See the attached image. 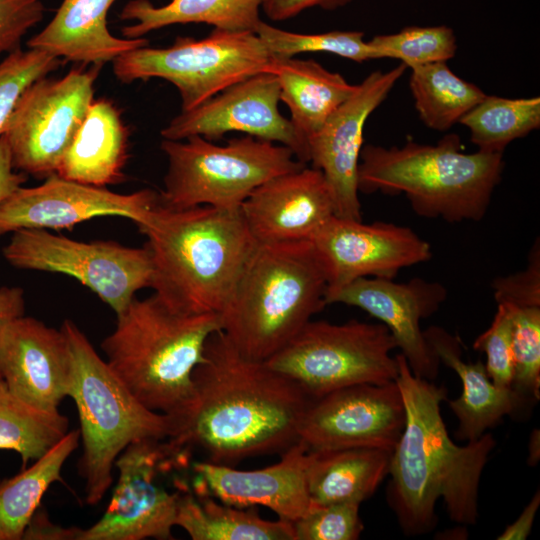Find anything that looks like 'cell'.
Here are the masks:
<instances>
[{"mask_svg":"<svg viewBox=\"0 0 540 540\" xmlns=\"http://www.w3.org/2000/svg\"><path fill=\"white\" fill-rule=\"evenodd\" d=\"M102 66L73 68L60 79L40 78L22 93L2 134L16 170L37 178L56 173L94 100Z\"/></svg>","mask_w":540,"mask_h":540,"instance_id":"13","label":"cell"},{"mask_svg":"<svg viewBox=\"0 0 540 540\" xmlns=\"http://www.w3.org/2000/svg\"><path fill=\"white\" fill-rule=\"evenodd\" d=\"M60 329L72 362L68 397L80 422L78 471L84 480L85 502L94 506L111 487L115 462L125 448L143 439L169 438L174 420L139 402L72 320H64Z\"/></svg>","mask_w":540,"mask_h":540,"instance_id":"7","label":"cell"},{"mask_svg":"<svg viewBox=\"0 0 540 540\" xmlns=\"http://www.w3.org/2000/svg\"><path fill=\"white\" fill-rule=\"evenodd\" d=\"M138 229L147 238L150 288L189 313L220 315L258 246L240 209H172L160 202Z\"/></svg>","mask_w":540,"mask_h":540,"instance_id":"3","label":"cell"},{"mask_svg":"<svg viewBox=\"0 0 540 540\" xmlns=\"http://www.w3.org/2000/svg\"><path fill=\"white\" fill-rule=\"evenodd\" d=\"M191 452L166 439L131 443L118 456V479L109 505L81 540L172 539L179 498L188 487L169 490L164 476L190 464Z\"/></svg>","mask_w":540,"mask_h":540,"instance_id":"11","label":"cell"},{"mask_svg":"<svg viewBox=\"0 0 540 540\" xmlns=\"http://www.w3.org/2000/svg\"><path fill=\"white\" fill-rule=\"evenodd\" d=\"M24 311L23 289L18 286L0 287V328L9 320L24 315Z\"/></svg>","mask_w":540,"mask_h":540,"instance_id":"46","label":"cell"},{"mask_svg":"<svg viewBox=\"0 0 540 540\" xmlns=\"http://www.w3.org/2000/svg\"><path fill=\"white\" fill-rule=\"evenodd\" d=\"M353 0H262L261 10L272 21L288 20L312 7L335 10Z\"/></svg>","mask_w":540,"mask_h":540,"instance_id":"42","label":"cell"},{"mask_svg":"<svg viewBox=\"0 0 540 540\" xmlns=\"http://www.w3.org/2000/svg\"><path fill=\"white\" fill-rule=\"evenodd\" d=\"M79 430L68 434L48 453L0 481V540H22L25 529L49 487L62 479L63 466L78 447Z\"/></svg>","mask_w":540,"mask_h":540,"instance_id":"30","label":"cell"},{"mask_svg":"<svg viewBox=\"0 0 540 540\" xmlns=\"http://www.w3.org/2000/svg\"><path fill=\"white\" fill-rule=\"evenodd\" d=\"M273 58L295 57L300 53H331L355 62L373 60V52L359 31H331L318 34L290 32L260 21L254 29Z\"/></svg>","mask_w":540,"mask_h":540,"instance_id":"34","label":"cell"},{"mask_svg":"<svg viewBox=\"0 0 540 540\" xmlns=\"http://www.w3.org/2000/svg\"><path fill=\"white\" fill-rule=\"evenodd\" d=\"M425 339L438 360L454 370L462 384L461 396L448 405L459 421V439L474 441L495 426L505 415L512 414L526 399L513 388L496 386L481 361L462 358L461 341L444 328L430 326L423 330Z\"/></svg>","mask_w":540,"mask_h":540,"instance_id":"24","label":"cell"},{"mask_svg":"<svg viewBox=\"0 0 540 540\" xmlns=\"http://www.w3.org/2000/svg\"><path fill=\"white\" fill-rule=\"evenodd\" d=\"M270 71L278 79L280 101L288 106L292 126L308 152L310 138L354 93L357 85L311 59L273 58Z\"/></svg>","mask_w":540,"mask_h":540,"instance_id":"26","label":"cell"},{"mask_svg":"<svg viewBox=\"0 0 540 540\" xmlns=\"http://www.w3.org/2000/svg\"><path fill=\"white\" fill-rule=\"evenodd\" d=\"M240 210L258 245L311 241L335 216L333 196L323 173L307 165L257 187Z\"/></svg>","mask_w":540,"mask_h":540,"instance_id":"21","label":"cell"},{"mask_svg":"<svg viewBox=\"0 0 540 540\" xmlns=\"http://www.w3.org/2000/svg\"><path fill=\"white\" fill-rule=\"evenodd\" d=\"M192 380L191 400L167 438L173 444L233 466L282 453L299 440L313 398L265 361L242 355L222 330L208 338Z\"/></svg>","mask_w":540,"mask_h":540,"instance_id":"1","label":"cell"},{"mask_svg":"<svg viewBox=\"0 0 540 540\" xmlns=\"http://www.w3.org/2000/svg\"><path fill=\"white\" fill-rule=\"evenodd\" d=\"M360 503H313L308 512L293 522L296 540H355L364 529Z\"/></svg>","mask_w":540,"mask_h":540,"instance_id":"38","label":"cell"},{"mask_svg":"<svg viewBox=\"0 0 540 540\" xmlns=\"http://www.w3.org/2000/svg\"><path fill=\"white\" fill-rule=\"evenodd\" d=\"M62 59L42 50L17 49L0 61V137L22 93L36 80L46 77Z\"/></svg>","mask_w":540,"mask_h":540,"instance_id":"37","label":"cell"},{"mask_svg":"<svg viewBox=\"0 0 540 540\" xmlns=\"http://www.w3.org/2000/svg\"><path fill=\"white\" fill-rule=\"evenodd\" d=\"M405 425L396 381L360 383L312 399L299 427L309 451L375 447L393 451Z\"/></svg>","mask_w":540,"mask_h":540,"instance_id":"14","label":"cell"},{"mask_svg":"<svg viewBox=\"0 0 540 540\" xmlns=\"http://www.w3.org/2000/svg\"><path fill=\"white\" fill-rule=\"evenodd\" d=\"M222 329L216 313L178 310L155 293L135 297L101 347L106 362L148 409L176 420L193 394L192 375L208 338Z\"/></svg>","mask_w":540,"mask_h":540,"instance_id":"4","label":"cell"},{"mask_svg":"<svg viewBox=\"0 0 540 540\" xmlns=\"http://www.w3.org/2000/svg\"><path fill=\"white\" fill-rule=\"evenodd\" d=\"M262 0H171L155 6L149 0H130L119 18L134 21L121 28L124 38H141L174 24L204 23L215 29L254 31L261 21Z\"/></svg>","mask_w":540,"mask_h":540,"instance_id":"29","label":"cell"},{"mask_svg":"<svg viewBox=\"0 0 540 540\" xmlns=\"http://www.w3.org/2000/svg\"><path fill=\"white\" fill-rule=\"evenodd\" d=\"M540 505L539 491L532 497L519 517L497 537L498 540H524L532 529Z\"/></svg>","mask_w":540,"mask_h":540,"instance_id":"45","label":"cell"},{"mask_svg":"<svg viewBox=\"0 0 540 540\" xmlns=\"http://www.w3.org/2000/svg\"><path fill=\"white\" fill-rule=\"evenodd\" d=\"M503 169V153H465L456 134L436 145L412 140L400 147L369 144L360 152L358 190L403 193L421 217L477 222L487 213Z\"/></svg>","mask_w":540,"mask_h":540,"instance_id":"5","label":"cell"},{"mask_svg":"<svg viewBox=\"0 0 540 540\" xmlns=\"http://www.w3.org/2000/svg\"><path fill=\"white\" fill-rule=\"evenodd\" d=\"M473 347L486 355L485 368L491 381L501 388H512L514 358L512 316L509 305L497 304L491 325L474 341Z\"/></svg>","mask_w":540,"mask_h":540,"instance_id":"39","label":"cell"},{"mask_svg":"<svg viewBox=\"0 0 540 540\" xmlns=\"http://www.w3.org/2000/svg\"><path fill=\"white\" fill-rule=\"evenodd\" d=\"M311 243L326 276V294L363 277L394 279L401 269L432 257L431 245L411 228L383 221L333 216Z\"/></svg>","mask_w":540,"mask_h":540,"instance_id":"16","label":"cell"},{"mask_svg":"<svg viewBox=\"0 0 540 540\" xmlns=\"http://www.w3.org/2000/svg\"><path fill=\"white\" fill-rule=\"evenodd\" d=\"M397 345L382 323L310 320L265 362L296 381L311 398L360 383L395 381Z\"/></svg>","mask_w":540,"mask_h":540,"instance_id":"10","label":"cell"},{"mask_svg":"<svg viewBox=\"0 0 540 540\" xmlns=\"http://www.w3.org/2000/svg\"><path fill=\"white\" fill-rule=\"evenodd\" d=\"M492 289L497 304L540 307V247L535 241L527 267L517 273L495 278Z\"/></svg>","mask_w":540,"mask_h":540,"instance_id":"40","label":"cell"},{"mask_svg":"<svg viewBox=\"0 0 540 540\" xmlns=\"http://www.w3.org/2000/svg\"><path fill=\"white\" fill-rule=\"evenodd\" d=\"M327 280L311 241L258 245L220 314L244 356L266 361L320 312Z\"/></svg>","mask_w":540,"mask_h":540,"instance_id":"6","label":"cell"},{"mask_svg":"<svg viewBox=\"0 0 540 540\" xmlns=\"http://www.w3.org/2000/svg\"><path fill=\"white\" fill-rule=\"evenodd\" d=\"M478 150L503 153L512 141L540 127V98L488 96L459 121Z\"/></svg>","mask_w":540,"mask_h":540,"instance_id":"33","label":"cell"},{"mask_svg":"<svg viewBox=\"0 0 540 540\" xmlns=\"http://www.w3.org/2000/svg\"><path fill=\"white\" fill-rule=\"evenodd\" d=\"M406 68L401 63L385 72L370 73L308 141L309 163L323 173L333 196L336 217L362 220L358 166L364 126Z\"/></svg>","mask_w":540,"mask_h":540,"instance_id":"18","label":"cell"},{"mask_svg":"<svg viewBox=\"0 0 540 540\" xmlns=\"http://www.w3.org/2000/svg\"><path fill=\"white\" fill-rule=\"evenodd\" d=\"M509 305V304H507ZM512 316V388L526 400L540 395V307L509 305Z\"/></svg>","mask_w":540,"mask_h":540,"instance_id":"36","label":"cell"},{"mask_svg":"<svg viewBox=\"0 0 540 540\" xmlns=\"http://www.w3.org/2000/svg\"><path fill=\"white\" fill-rule=\"evenodd\" d=\"M368 43L374 59H399L411 69L446 62L457 49L456 36L447 26L406 27L397 33L374 36Z\"/></svg>","mask_w":540,"mask_h":540,"instance_id":"35","label":"cell"},{"mask_svg":"<svg viewBox=\"0 0 540 540\" xmlns=\"http://www.w3.org/2000/svg\"><path fill=\"white\" fill-rule=\"evenodd\" d=\"M391 450L348 447L309 451L306 482L315 504L362 503L389 472Z\"/></svg>","mask_w":540,"mask_h":540,"instance_id":"27","label":"cell"},{"mask_svg":"<svg viewBox=\"0 0 540 540\" xmlns=\"http://www.w3.org/2000/svg\"><path fill=\"white\" fill-rule=\"evenodd\" d=\"M44 13L42 0H0V57L19 49L24 35Z\"/></svg>","mask_w":540,"mask_h":540,"instance_id":"41","label":"cell"},{"mask_svg":"<svg viewBox=\"0 0 540 540\" xmlns=\"http://www.w3.org/2000/svg\"><path fill=\"white\" fill-rule=\"evenodd\" d=\"M0 376L25 402L58 409L72 383L71 355L63 331L24 315L4 323L0 328Z\"/></svg>","mask_w":540,"mask_h":540,"instance_id":"20","label":"cell"},{"mask_svg":"<svg viewBox=\"0 0 540 540\" xmlns=\"http://www.w3.org/2000/svg\"><path fill=\"white\" fill-rule=\"evenodd\" d=\"M307 462L308 449L297 441L281 453L277 463L265 468L239 470L208 461L194 462L192 468L195 481L219 501L240 508L264 506L293 523L313 504L307 489Z\"/></svg>","mask_w":540,"mask_h":540,"instance_id":"22","label":"cell"},{"mask_svg":"<svg viewBox=\"0 0 540 540\" xmlns=\"http://www.w3.org/2000/svg\"><path fill=\"white\" fill-rule=\"evenodd\" d=\"M27 177L13 167L9 146L4 135L0 137V203L21 187Z\"/></svg>","mask_w":540,"mask_h":540,"instance_id":"44","label":"cell"},{"mask_svg":"<svg viewBox=\"0 0 540 540\" xmlns=\"http://www.w3.org/2000/svg\"><path fill=\"white\" fill-rule=\"evenodd\" d=\"M3 256L15 268L61 273L92 290L117 314L150 287L152 264L148 249L115 241L82 242L47 229L13 232Z\"/></svg>","mask_w":540,"mask_h":540,"instance_id":"12","label":"cell"},{"mask_svg":"<svg viewBox=\"0 0 540 540\" xmlns=\"http://www.w3.org/2000/svg\"><path fill=\"white\" fill-rule=\"evenodd\" d=\"M160 147L168 160L160 202L172 209L201 205L240 209L266 181L307 165L290 148L250 135L225 145L198 135L163 139Z\"/></svg>","mask_w":540,"mask_h":540,"instance_id":"8","label":"cell"},{"mask_svg":"<svg viewBox=\"0 0 540 540\" xmlns=\"http://www.w3.org/2000/svg\"><path fill=\"white\" fill-rule=\"evenodd\" d=\"M182 492L175 526L193 540H296L293 523L270 521L256 507L240 508L223 503L198 482Z\"/></svg>","mask_w":540,"mask_h":540,"instance_id":"28","label":"cell"},{"mask_svg":"<svg viewBox=\"0 0 540 540\" xmlns=\"http://www.w3.org/2000/svg\"><path fill=\"white\" fill-rule=\"evenodd\" d=\"M128 157V130L109 100L91 103L65 151L56 174L82 184L106 187L123 179Z\"/></svg>","mask_w":540,"mask_h":540,"instance_id":"25","label":"cell"},{"mask_svg":"<svg viewBox=\"0 0 540 540\" xmlns=\"http://www.w3.org/2000/svg\"><path fill=\"white\" fill-rule=\"evenodd\" d=\"M159 203L160 194L152 189L120 194L54 173L38 186L19 187L0 203V236L23 228H72L102 216L128 218L138 226Z\"/></svg>","mask_w":540,"mask_h":540,"instance_id":"17","label":"cell"},{"mask_svg":"<svg viewBox=\"0 0 540 540\" xmlns=\"http://www.w3.org/2000/svg\"><path fill=\"white\" fill-rule=\"evenodd\" d=\"M280 87L276 75L264 71L224 89L200 105L181 111L161 130L163 139L201 136L210 141L229 132H241L290 148L296 158L309 163L308 152L290 119L279 111Z\"/></svg>","mask_w":540,"mask_h":540,"instance_id":"15","label":"cell"},{"mask_svg":"<svg viewBox=\"0 0 540 540\" xmlns=\"http://www.w3.org/2000/svg\"><path fill=\"white\" fill-rule=\"evenodd\" d=\"M82 528L62 527L49 520L47 513L39 508L27 525L23 539L28 540H81Z\"/></svg>","mask_w":540,"mask_h":540,"instance_id":"43","label":"cell"},{"mask_svg":"<svg viewBox=\"0 0 540 540\" xmlns=\"http://www.w3.org/2000/svg\"><path fill=\"white\" fill-rule=\"evenodd\" d=\"M116 0H63L51 21L27 41V47L60 59L104 64L149 40L114 36L108 29V11Z\"/></svg>","mask_w":540,"mask_h":540,"instance_id":"23","label":"cell"},{"mask_svg":"<svg viewBox=\"0 0 540 540\" xmlns=\"http://www.w3.org/2000/svg\"><path fill=\"white\" fill-rule=\"evenodd\" d=\"M410 90L422 122L445 131L481 102L486 94L447 66L436 62L411 69Z\"/></svg>","mask_w":540,"mask_h":540,"instance_id":"32","label":"cell"},{"mask_svg":"<svg viewBox=\"0 0 540 540\" xmlns=\"http://www.w3.org/2000/svg\"><path fill=\"white\" fill-rule=\"evenodd\" d=\"M112 62L122 83L151 78L172 83L181 111H187L249 76L270 71L273 57L254 31L214 28L202 39L179 36L169 47H139Z\"/></svg>","mask_w":540,"mask_h":540,"instance_id":"9","label":"cell"},{"mask_svg":"<svg viewBox=\"0 0 540 540\" xmlns=\"http://www.w3.org/2000/svg\"><path fill=\"white\" fill-rule=\"evenodd\" d=\"M395 358L405 425L391 454L389 504L408 536L426 534L435 527L440 498L450 520L473 525L478 518L481 474L496 441L486 432L465 446L455 444L440 411L445 388L415 376L401 353Z\"/></svg>","mask_w":540,"mask_h":540,"instance_id":"2","label":"cell"},{"mask_svg":"<svg viewBox=\"0 0 540 540\" xmlns=\"http://www.w3.org/2000/svg\"><path fill=\"white\" fill-rule=\"evenodd\" d=\"M69 432V419L58 409L31 405L0 380V450L17 452L22 468L48 453Z\"/></svg>","mask_w":540,"mask_h":540,"instance_id":"31","label":"cell"},{"mask_svg":"<svg viewBox=\"0 0 540 540\" xmlns=\"http://www.w3.org/2000/svg\"><path fill=\"white\" fill-rule=\"evenodd\" d=\"M447 296L442 284L419 277L405 283L363 277L327 293L325 301L358 307L378 319L392 334L412 373L432 381L440 361L429 347L420 321L436 313Z\"/></svg>","mask_w":540,"mask_h":540,"instance_id":"19","label":"cell"}]
</instances>
